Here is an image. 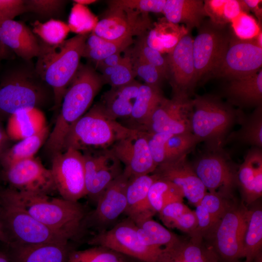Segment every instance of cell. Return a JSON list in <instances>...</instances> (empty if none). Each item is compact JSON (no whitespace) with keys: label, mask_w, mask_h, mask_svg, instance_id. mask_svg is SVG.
I'll return each instance as SVG.
<instances>
[{"label":"cell","mask_w":262,"mask_h":262,"mask_svg":"<svg viewBox=\"0 0 262 262\" xmlns=\"http://www.w3.org/2000/svg\"><path fill=\"white\" fill-rule=\"evenodd\" d=\"M50 131L46 126L39 132L22 139L4 153L0 159L4 168L17 162L34 157L40 148L44 146Z\"/></svg>","instance_id":"obj_33"},{"label":"cell","mask_w":262,"mask_h":262,"mask_svg":"<svg viewBox=\"0 0 262 262\" xmlns=\"http://www.w3.org/2000/svg\"><path fill=\"white\" fill-rule=\"evenodd\" d=\"M249 216L243 240L245 262H252L262 252V209L260 205L249 209Z\"/></svg>","instance_id":"obj_35"},{"label":"cell","mask_w":262,"mask_h":262,"mask_svg":"<svg viewBox=\"0 0 262 262\" xmlns=\"http://www.w3.org/2000/svg\"><path fill=\"white\" fill-rule=\"evenodd\" d=\"M32 30L42 41L52 45L64 41L70 32L67 24L54 18L44 23L38 20L35 21Z\"/></svg>","instance_id":"obj_39"},{"label":"cell","mask_w":262,"mask_h":262,"mask_svg":"<svg viewBox=\"0 0 262 262\" xmlns=\"http://www.w3.org/2000/svg\"><path fill=\"white\" fill-rule=\"evenodd\" d=\"M191 129L207 150L223 149L237 124L239 109L217 95H196L192 99Z\"/></svg>","instance_id":"obj_5"},{"label":"cell","mask_w":262,"mask_h":262,"mask_svg":"<svg viewBox=\"0 0 262 262\" xmlns=\"http://www.w3.org/2000/svg\"><path fill=\"white\" fill-rule=\"evenodd\" d=\"M184 197L179 187L169 181L159 178L151 184L148 194L150 206L155 213L168 204L183 201Z\"/></svg>","instance_id":"obj_37"},{"label":"cell","mask_w":262,"mask_h":262,"mask_svg":"<svg viewBox=\"0 0 262 262\" xmlns=\"http://www.w3.org/2000/svg\"><path fill=\"white\" fill-rule=\"evenodd\" d=\"M4 175L11 188L19 192L49 195L56 190L50 170L34 157L4 168Z\"/></svg>","instance_id":"obj_18"},{"label":"cell","mask_w":262,"mask_h":262,"mask_svg":"<svg viewBox=\"0 0 262 262\" xmlns=\"http://www.w3.org/2000/svg\"><path fill=\"white\" fill-rule=\"evenodd\" d=\"M141 83L135 80L131 82L111 89L103 95L101 101L105 114L110 118H128L132 112Z\"/></svg>","instance_id":"obj_27"},{"label":"cell","mask_w":262,"mask_h":262,"mask_svg":"<svg viewBox=\"0 0 262 262\" xmlns=\"http://www.w3.org/2000/svg\"><path fill=\"white\" fill-rule=\"evenodd\" d=\"M262 66V47L255 38L240 39L231 31L228 47L212 76L229 80L255 74Z\"/></svg>","instance_id":"obj_13"},{"label":"cell","mask_w":262,"mask_h":262,"mask_svg":"<svg viewBox=\"0 0 262 262\" xmlns=\"http://www.w3.org/2000/svg\"><path fill=\"white\" fill-rule=\"evenodd\" d=\"M97 19L85 5L75 3L72 7L68 19L70 31L77 34H87L93 32Z\"/></svg>","instance_id":"obj_43"},{"label":"cell","mask_w":262,"mask_h":262,"mask_svg":"<svg viewBox=\"0 0 262 262\" xmlns=\"http://www.w3.org/2000/svg\"><path fill=\"white\" fill-rule=\"evenodd\" d=\"M237 124L240 125V128L229 134L226 143L236 141L262 148V105L255 108L249 114H246L239 109Z\"/></svg>","instance_id":"obj_31"},{"label":"cell","mask_w":262,"mask_h":262,"mask_svg":"<svg viewBox=\"0 0 262 262\" xmlns=\"http://www.w3.org/2000/svg\"><path fill=\"white\" fill-rule=\"evenodd\" d=\"M7 246L10 262H68L72 250L68 242Z\"/></svg>","instance_id":"obj_26"},{"label":"cell","mask_w":262,"mask_h":262,"mask_svg":"<svg viewBox=\"0 0 262 262\" xmlns=\"http://www.w3.org/2000/svg\"><path fill=\"white\" fill-rule=\"evenodd\" d=\"M133 41L132 38L121 41L108 40L92 32L86 40L82 57L96 64L114 53L127 49Z\"/></svg>","instance_id":"obj_34"},{"label":"cell","mask_w":262,"mask_h":262,"mask_svg":"<svg viewBox=\"0 0 262 262\" xmlns=\"http://www.w3.org/2000/svg\"><path fill=\"white\" fill-rule=\"evenodd\" d=\"M87 34H77L57 45L39 38L40 50L35 64L40 77L52 89L53 109L58 113L64 95L80 64Z\"/></svg>","instance_id":"obj_4"},{"label":"cell","mask_w":262,"mask_h":262,"mask_svg":"<svg viewBox=\"0 0 262 262\" xmlns=\"http://www.w3.org/2000/svg\"><path fill=\"white\" fill-rule=\"evenodd\" d=\"M249 210L242 202L231 201L206 238L223 262H231L244 257L243 240Z\"/></svg>","instance_id":"obj_8"},{"label":"cell","mask_w":262,"mask_h":262,"mask_svg":"<svg viewBox=\"0 0 262 262\" xmlns=\"http://www.w3.org/2000/svg\"><path fill=\"white\" fill-rule=\"evenodd\" d=\"M162 13L167 21L182 24L190 32L198 29L207 16L202 0H166Z\"/></svg>","instance_id":"obj_28"},{"label":"cell","mask_w":262,"mask_h":262,"mask_svg":"<svg viewBox=\"0 0 262 262\" xmlns=\"http://www.w3.org/2000/svg\"><path fill=\"white\" fill-rule=\"evenodd\" d=\"M73 1L75 3L82 5H87L95 3L97 1L96 0H74Z\"/></svg>","instance_id":"obj_59"},{"label":"cell","mask_w":262,"mask_h":262,"mask_svg":"<svg viewBox=\"0 0 262 262\" xmlns=\"http://www.w3.org/2000/svg\"><path fill=\"white\" fill-rule=\"evenodd\" d=\"M68 262H127L124 255L109 248L96 246L82 250H72Z\"/></svg>","instance_id":"obj_41"},{"label":"cell","mask_w":262,"mask_h":262,"mask_svg":"<svg viewBox=\"0 0 262 262\" xmlns=\"http://www.w3.org/2000/svg\"><path fill=\"white\" fill-rule=\"evenodd\" d=\"M252 262H262V252L259 253L254 258Z\"/></svg>","instance_id":"obj_62"},{"label":"cell","mask_w":262,"mask_h":262,"mask_svg":"<svg viewBox=\"0 0 262 262\" xmlns=\"http://www.w3.org/2000/svg\"><path fill=\"white\" fill-rule=\"evenodd\" d=\"M148 13L110 6L93 33L110 41H121L147 34L152 28Z\"/></svg>","instance_id":"obj_14"},{"label":"cell","mask_w":262,"mask_h":262,"mask_svg":"<svg viewBox=\"0 0 262 262\" xmlns=\"http://www.w3.org/2000/svg\"><path fill=\"white\" fill-rule=\"evenodd\" d=\"M52 89L37 73L32 60L20 61L8 69L0 82V121L25 109L53 108Z\"/></svg>","instance_id":"obj_2"},{"label":"cell","mask_w":262,"mask_h":262,"mask_svg":"<svg viewBox=\"0 0 262 262\" xmlns=\"http://www.w3.org/2000/svg\"><path fill=\"white\" fill-rule=\"evenodd\" d=\"M239 186L247 205L255 202L262 195V149L252 147L238 166L237 173Z\"/></svg>","instance_id":"obj_24"},{"label":"cell","mask_w":262,"mask_h":262,"mask_svg":"<svg viewBox=\"0 0 262 262\" xmlns=\"http://www.w3.org/2000/svg\"><path fill=\"white\" fill-rule=\"evenodd\" d=\"M50 169L56 190L61 197L77 202L86 196L83 156L68 148L51 158Z\"/></svg>","instance_id":"obj_12"},{"label":"cell","mask_w":262,"mask_h":262,"mask_svg":"<svg viewBox=\"0 0 262 262\" xmlns=\"http://www.w3.org/2000/svg\"><path fill=\"white\" fill-rule=\"evenodd\" d=\"M247 11L251 10L253 12L258 20V22L261 23L262 10L260 7L262 3L261 0H242Z\"/></svg>","instance_id":"obj_56"},{"label":"cell","mask_w":262,"mask_h":262,"mask_svg":"<svg viewBox=\"0 0 262 262\" xmlns=\"http://www.w3.org/2000/svg\"><path fill=\"white\" fill-rule=\"evenodd\" d=\"M166 0H114L108 1L110 6L129 9L143 13H163Z\"/></svg>","instance_id":"obj_49"},{"label":"cell","mask_w":262,"mask_h":262,"mask_svg":"<svg viewBox=\"0 0 262 262\" xmlns=\"http://www.w3.org/2000/svg\"><path fill=\"white\" fill-rule=\"evenodd\" d=\"M158 178L152 173L129 179L126 190L127 206L124 213L135 223L152 218L155 214L150 206L148 194L151 184Z\"/></svg>","instance_id":"obj_25"},{"label":"cell","mask_w":262,"mask_h":262,"mask_svg":"<svg viewBox=\"0 0 262 262\" xmlns=\"http://www.w3.org/2000/svg\"><path fill=\"white\" fill-rule=\"evenodd\" d=\"M11 139L9 137L6 131L0 121V160L6 151L10 148Z\"/></svg>","instance_id":"obj_57"},{"label":"cell","mask_w":262,"mask_h":262,"mask_svg":"<svg viewBox=\"0 0 262 262\" xmlns=\"http://www.w3.org/2000/svg\"><path fill=\"white\" fill-rule=\"evenodd\" d=\"M98 70L101 73L104 84H108L111 87L127 84L135 80L136 77L131 58L127 52L117 65L102 68Z\"/></svg>","instance_id":"obj_40"},{"label":"cell","mask_w":262,"mask_h":262,"mask_svg":"<svg viewBox=\"0 0 262 262\" xmlns=\"http://www.w3.org/2000/svg\"><path fill=\"white\" fill-rule=\"evenodd\" d=\"M0 239L7 246L67 243L69 239L39 222L0 194Z\"/></svg>","instance_id":"obj_7"},{"label":"cell","mask_w":262,"mask_h":262,"mask_svg":"<svg viewBox=\"0 0 262 262\" xmlns=\"http://www.w3.org/2000/svg\"><path fill=\"white\" fill-rule=\"evenodd\" d=\"M172 135L163 132H147L148 147L152 160L157 167L164 162L165 144Z\"/></svg>","instance_id":"obj_50"},{"label":"cell","mask_w":262,"mask_h":262,"mask_svg":"<svg viewBox=\"0 0 262 262\" xmlns=\"http://www.w3.org/2000/svg\"><path fill=\"white\" fill-rule=\"evenodd\" d=\"M164 262H184L182 260L167 252V257Z\"/></svg>","instance_id":"obj_58"},{"label":"cell","mask_w":262,"mask_h":262,"mask_svg":"<svg viewBox=\"0 0 262 262\" xmlns=\"http://www.w3.org/2000/svg\"><path fill=\"white\" fill-rule=\"evenodd\" d=\"M26 13L31 12L43 18L58 17L67 2L63 0H24Z\"/></svg>","instance_id":"obj_45"},{"label":"cell","mask_w":262,"mask_h":262,"mask_svg":"<svg viewBox=\"0 0 262 262\" xmlns=\"http://www.w3.org/2000/svg\"><path fill=\"white\" fill-rule=\"evenodd\" d=\"M46 126L42 111L25 109L17 112L8 119L6 131L11 139L20 140L39 132Z\"/></svg>","instance_id":"obj_32"},{"label":"cell","mask_w":262,"mask_h":262,"mask_svg":"<svg viewBox=\"0 0 262 262\" xmlns=\"http://www.w3.org/2000/svg\"><path fill=\"white\" fill-rule=\"evenodd\" d=\"M192 99L189 97L173 95L171 99L164 98L154 111L144 131L173 135L192 132Z\"/></svg>","instance_id":"obj_17"},{"label":"cell","mask_w":262,"mask_h":262,"mask_svg":"<svg viewBox=\"0 0 262 262\" xmlns=\"http://www.w3.org/2000/svg\"><path fill=\"white\" fill-rule=\"evenodd\" d=\"M189 32L184 25L172 23L164 18L155 23L146 34V41L150 47L168 54Z\"/></svg>","instance_id":"obj_30"},{"label":"cell","mask_w":262,"mask_h":262,"mask_svg":"<svg viewBox=\"0 0 262 262\" xmlns=\"http://www.w3.org/2000/svg\"><path fill=\"white\" fill-rule=\"evenodd\" d=\"M233 200L217 193L207 192L199 204L208 211L215 225Z\"/></svg>","instance_id":"obj_48"},{"label":"cell","mask_w":262,"mask_h":262,"mask_svg":"<svg viewBox=\"0 0 262 262\" xmlns=\"http://www.w3.org/2000/svg\"><path fill=\"white\" fill-rule=\"evenodd\" d=\"M104 83L101 74L90 64H80L62 99L53 129L44 145L52 158L63 151L66 135L70 127L89 109Z\"/></svg>","instance_id":"obj_3"},{"label":"cell","mask_w":262,"mask_h":262,"mask_svg":"<svg viewBox=\"0 0 262 262\" xmlns=\"http://www.w3.org/2000/svg\"><path fill=\"white\" fill-rule=\"evenodd\" d=\"M129 54L135 76L140 78L146 84L161 88L166 79L164 75L153 65L145 60Z\"/></svg>","instance_id":"obj_47"},{"label":"cell","mask_w":262,"mask_h":262,"mask_svg":"<svg viewBox=\"0 0 262 262\" xmlns=\"http://www.w3.org/2000/svg\"><path fill=\"white\" fill-rule=\"evenodd\" d=\"M255 38L258 45L262 47V31Z\"/></svg>","instance_id":"obj_61"},{"label":"cell","mask_w":262,"mask_h":262,"mask_svg":"<svg viewBox=\"0 0 262 262\" xmlns=\"http://www.w3.org/2000/svg\"><path fill=\"white\" fill-rule=\"evenodd\" d=\"M0 194L69 240L79 238L86 229L85 221L88 213L84 206L78 201L19 192L11 188L0 191Z\"/></svg>","instance_id":"obj_1"},{"label":"cell","mask_w":262,"mask_h":262,"mask_svg":"<svg viewBox=\"0 0 262 262\" xmlns=\"http://www.w3.org/2000/svg\"><path fill=\"white\" fill-rule=\"evenodd\" d=\"M88 244L109 248L143 262H164L166 256V252H157L144 245L138 236L136 224L128 217L111 229L97 232Z\"/></svg>","instance_id":"obj_10"},{"label":"cell","mask_w":262,"mask_h":262,"mask_svg":"<svg viewBox=\"0 0 262 262\" xmlns=\"http://www.w3.org/2000/svg\"><path fill=\"white\" fill-rule=\"evenodd\" d=\"M24 13V0H0V25Z\"/></svg>","instance_id":"obj_52"},{"label":"cell","mask_w":262,"mask_h":262,"mask_svg":"<svg viewBox=\"0 0 262 262\" xmlns=\"http://www.w3.org/2000/svg\"><path fill=\"white\" fill-rule=\"evenodd\" d=\"M232 33L243 40L255 38L262 31V26L247 12H242L231 23Z\"/></svg>","instance_id":"obj_46"},{"label":"cell","mask_w":262,"mask_h":262,"mask_svg":"<svg viewBox=\"0 0 262 262\" xmlns=\"http://www.w3.org/2000/svg\"><path fill=\"white\" fill-rule=\"evenodd\" d=\"M192 164L207 190L233 198V190L237 186L238 166L223 148L206 149Z\"/></svg>","instance_id":"obj_11"},{"label":"cell","mask_w":262,"mask_h":262,"mask_svg":"<svg viewBox=\"0 0 262 262\" xmlns=\"http://www.w3.org/2000/svg\"><path fill=\"white\" fill-rule=\"evenodd\" d=\"M153 173L159 178L169 181L179 187L184 197L195 207L200 203L207 192L187 156L163 163Z\"/></svg>","instance_id":"obj_21"},{"label":"cell","mask_w":262,"mask_h":262,"mask_svg":"<svg viewBox=\"0 0 262 262\" xmlns=\"http://www.w3.org/2000/svg\"><path fill=\"white\" fill-rule=\"evenodd\" d=\"M184 262H219V258L213 249L206 246L202 241L190 238L188 241L181 240L168 251Z\"/></svg>","instance_id":"obj_36"},{"label":"cell","mask_w":262,"mask_h":262,"mask_svg":"<svg viewBox=\"0 0 262 262\" xmlns=\"http://www.w3.org/2000/svg\"><path fill=\"white\" fill-rule=\"evenodd\" d=\"M123 58L121 52L114 53L95 64L96 68L99 70L104 67L115 66L122 61Z\"/></svg>","instance_id":"obj_55"},{"label":"cell","mask_w":262,"mask_h":262,"mask_svg":"<svg viewBox=\"0 0 262 262\" xmlns=\"http://www.w3.org/2000/svg\"><path fill=\"white\" fill-rule=\"evenodd\" d=\"M227 0H203L204 8L210 21L219 26H226L225 18V5Z\"/></svg>","instance_id":"obj_53"},{"label":"cell","mask_w":262,"mask_h":262,"mask_svg":"<svg viewBox=\"0 0 262 262\" xmlns=\"http://www.w3.org/2000/svg\"><path fill=\"white\" fill-rule=\"evenodd\" d=\"M239 262V261L238 260V261H233V262Z\"/></svg>","instance_id":"obj_63"},{"label":"cell","mask_w":262,"mask_h":262,"mask_svg":"<svg viewBox=\"0 0 262 262\" xmlns=\"http://www.w3.org/2000/svg\"><path fill=\"white\" fill-rule=\"evenodd\" d=\"M197 226L195 211L190 210L180 216L172 224L171 229L176 228L188 233L191 237Z\"/></svg>","instance_id":"obj_54"},{"label":"cell","mask_w":262,"mask_h":262,"mask_svg":"<svg viewBox=\"0 0 262 262\" xmlns=\"http://www.w3.org/2000/svg\"><path fill=\"white\" fill-rule=\"evenodd\" d=\"M0 43L24 60L37 57L40 50L39 38L24 23L15 20L0 25Z\"/></svg>","instance_id":"obj_22"},{"label":"cell","mask_w":262,"mask_h":262,"mask_svg":"<svg viewBox=\"0 0 262 262\" xmlns=\"http://www.w3.org/2000/svg\"><path fill=\"white\" fill-rule=\"evenodd\" d=\"M146 34L139 37L132 49L128 52L130 55L141 58L153 65L167 79L168 66L166 56H163L160 51L147 45Z\"/></svg>","instance_id":"obj_44"},{"label":"cell","mask_w":262,"mask_h":262,"mask_svg":"<svg viewBox=\"0 0 262 262\" xmlns=\"http://www.w3.org/2000/svg\"><path fill=\"white\" fill-rule=\"evenodd\" d=\"M133 130L109 117L98 102L70 127L65 138L63 151L68 148L81 152L109 149Z\"/></svg>","instance_id":"obj_6"},{"label":"cell","mask_w":262,"mask_h":262,"mask_svg":"<svg viewBox=\"0 0 262 262\" xmlns=\"http://www.w3.org/2000/svg\"><path fill=\"white\" fill-rule=\"evenodd\" d=\"M228 81L223 91L228 103L240 109L262 105V69L255 74Z\"/></svg>","instance_id":"obj_23"},{"label":"cell","mask_w":262,"mask_h":262,"mask_svg":"<svg viewBox=\"0 0 262 262\" xmlns=\"http://www.w3.org/2000/svg\"><path fill=\"white\" fill-rule=\"evenodd\" d=\"M82 153L86 196L96 202L105 189L122 173V164L110 148L87 150Z\"/></svg>","instance_id":"obj_16"},{"label":"cell","mask_w":262,"mask_h":262,"mask_svg":"<svg viewBox=\"0 0 262 262\" xmlns=\"http://www.w3.org/2000/svg\"><path fill=\"white\" fill-rule=\"evenodd\" d=\"M124 165L123 173L129 179L150 174L156 169L147 144V132L134 130L110 148Z\"/></svg>","instance_id":"obj_15"},{"label":"cell","mask_w":262,"mask_h":262,"mask_svg":"<svg viewBox=\"0 0 262 262\" xmlns=\"http://www.w3.org/2000/svg\"><path fill=\"white\" fill-rule=\"evenodd\" d=\"M231 30L226 26L203 21L193 41V56L197 83L212 76L218 66L229 44Z\"/></svg>","instance_id":"obj_9"},{"label":"cell","mask_w":262,"mask_h":262,"mask_svg":"<svg viewBox=\"0 0 262 262\" xmlns=\"http://www.w3.org/2000/svg\"><path fill=\"white\" fill-rule=\"evenodd\" d=\"M164 98L161 88L141 84L131 113L128 118L130 122L128 128L144 131L154 111Z\"/></svg>","instance_id":"obj_29"},{"label":"cell","mask_w":262,"mask_h":262,"mask_svg":"<svg viewBox=\"0 0 262 262\" xmlns=\"http://www.w3.org/2000/svg\"><path fill=\"white\" fill-rule=\"evenodd\" d=\"M0 262H10L9 257L7 253L0 250Z\"/></svg>","instance_id":"obj_60"},{"label":"cell","mask_w":262,"mask_h":262,"mask_svg":"<svg viewBox=\"0 0 262 262\" xmlns=\"http://www.w3.org/2000/svg\"><path fill=\"white\" fill-rule=\"evenodd\" d=\"M135 224L148 234L155 246L160 249L168 251L181 240L152 218L145 219Z\"/></svg>","instance_id":"obj_38"},{"label":"cell","mask_w":262,"mask_h":262,"mask_svg":"<svg viewBox=\"0 0 262 262\" xmlns=\"http://www.w3.org/2000/svg\"><path fill=\"white\" fill-rule=\"evenodd\" d=\"M190 210L183 201H175L164 206L158 213L163 224L167 228H171L173 223Z\"/></svg>","instance_id":"obj_51"},{"label":"cell","mask_w":262,"mask_h":262,"mask_svg":"<svg viewBox=\"0 0 262 262\" xmlns=\"http://www.w3.org/2000/svg\"><path fill=\"white\" fill-rule=\"evenodd\" d=\"M193 41L190 32L188 33L166 56L167 80L172 87L173 95L189 97L197 83L193 56Z\"/></svg>","instance_id":"obj_19"},{"label":"cell","mask_w":262,"mask_h":262,"mask_svg":"<svg viewBox=\"0 0 262 262\" xmlns=\"http://www.w3.org/2000/svg\"><path fill=\"white\" fill-rule=\"evenodd\" d=\"M129 180L122 172L105 189L96 202V208L88 213L85 221L86 229L94 227L98 232L107 229L124 213Z\"/></svg>","instance_id":"obj_20"},{"label":"cell","mask_w":262,"mask_h":262,"mask_svg":"<svg viewBox=\"0 0 262 262\" xmlns=\"http://www.w3.org/2000/svg\"><path fill=\"white\" fill-rule=\"evenodd\" d=\"M200 142L201 141L192 132L172 135L165 144L164 163L187 156Z\"/></svg>","instance_id":"obj_42"}]
</instances>
